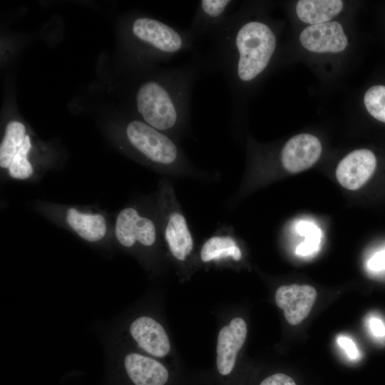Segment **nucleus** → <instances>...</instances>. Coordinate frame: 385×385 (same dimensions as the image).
I'll return each mask as SVG.
<instances>
[{
	"mask_svg": "<svg viewBox=\"0 0 385 385\" xmlns=\"http://www.w3.org/2000/svg\"><path fill=\"white\" fill-rule=\"evenodd\" d=\"M247 324L240 317L234 318L219 332L217 344V368L221 375H228L233 369L238 351L247 336Z\"/></svg>",
	"mask_w": 385,
	"mask_h": 385,
	"instance_id": "nucleus-11",
	"label": "nucleus"
},
{
	"mask_svg": "<svg viewBox=\"0 0 385 385\" xmlns=\"http://www.w3.org/2000/svg\"><path fill=\"white\" fill-rule=\"evenodd\" d=\"M364 104L368 112L376 119L385 123V86L377 85L365 93Z\"/></svg>",
	"mask_w": 385,
	"mask_h": 385,
	"instance_id": "nucleus-20",
	"label": "nucleus"
},
{
	"mask_svg": "<svg viewBox=\"0 0 385 385\" xmlns=\"http://www.w3.org/2000/svg\"><path fill=\"white\" fill-rule=\"evenodd\" d=\"M232 0H201L192 19L189 31L197 38L214 35L226 23L235 4Z\"/></svg>",
	"mask_w": 385,
	"mask_h": 385,
	"instance_id": "nucleus-12",
	"label": "nucleus"
},
{
	"mask_svg": "<svg viewBox=\"0 0 385 385\" xmlns=\"http://www.w3.org/2000/svg\"><path fill=\"white\" fill-rule=\"evenodd\" d=\"M368 267L373 271L385 270V250L373 255L369 260Z\"/></svg>",
	"mask_w": 385,
	"mask_h": 385,
	"instance_id": "nucleus-24",
	"label": "nucleus"
},
{
	"mask_svg": "<svg viewBox=\"0 0 385 385\" xmlns=\"http://www.w3.org/2000/svg\"><path fill=\"white\" fill-rule=\"evenodd\" d=\"M340 0H300L296 6L298 17L311 25L329 21L342 9Z\"/></svg>",
	"mask_w": 385,
	"mask_h": 385,
	"instance_id": "nucleus-17",
	"label": "nucleus"
},
{
	"mask_svg": "<svg viewBox=\"0 0 385 385\" xmlns=\"http://www.w3.org/2000/svg\"><path fill=\"white\" fill-rule=\"evenodd\" d=\"M200 257L205 263L226 260L239 262L242 258V251L232 229L222 227L203 242Z\"/></svg>",
	"mask_w": 385,
	"mask_h": 385,
	"instance_id": "nucleus-14",
	"label": "nucleus"
},
{
	"mask_svg": "<svg viewBox=\"0 0 385 385\" xmlns=\"http://www.w3.org/2000/svg\"><path fill=\"white\" fill-rule=\"evenodd\" d=\"M26 136V128L21 123L11 121L7 124L5 135L0 146L1 168H9L14 156L21 148Z\"/></svg>",
	"mask_w": 385,
	"mask_h": 385,
	"instance_id": "nucleus-18",
	"label": "nucleus"
},
{
	"mask_svg": "<svg viewBox=\"0 0 385 385\" xmlns=\"http://www.w3.org/2000/svg\"><path fill=\"white\" fill-rule=\"evenodd\" d=\"M260 385H296V383L286 374H275L265 379Z\"/></svg>",
	"mask_w": 385,
	"mask_h": 385,
	"instance_id": "nucleus-23",
	"label": "nucleus"
},
{
	"mask_svg": "<svg viewBox=\"0 0 385 385\" xmlns=\"http://www.w3.org/2000/svg\"><path fill=\"white\" fill-rule=\"evenodd\" d=\"M124 364L135 385H164L168 381L166 368L153 359L132 353L125 356Z\"/></svg>",
	"mask_w": 385,
	"mask_h": 385,
	"instance_id": "nucleus-15",
	"label": "nucleus"
},
{
	"mask_svg": "<svg viewBox=\"0 0 385 385\" xmlns=\"http://www.w3.org/2000/svg\"><path fill=\"white\" fill-rule=\"evenodd\" d=\"M157 233L153 220L141 215L134 207L124 208L117 216L115 235L120 244L125 247H131L136 242L150 247L156 242Z\"/></svg>",
	"mask_w": 385,
	"mask_h": 385,
	"instance_id": "nucleus-6",
	"label": "nucleus"
},
{
	"mask_svg": "<svg viewBox=\"0 0 385 385\" xmlns=\"http://www.w3.org/2000/svg\"><path fill=\"white\" fill-rule=\"evenodd\" d=\"M31 147L30 138L29 135H26L23 144L14 156L8 168L9 175L13 178L24 180L32 175L33 168L27 159Z\"/></svg>",
	"mask_w": 385,
	"mask_h": 385,
	"instance_id": "nucleus-19",
	"label": "nucleus"
},
{
	"mask_svg": "<svg viewBox=\"0 0 385 385\" xmlns=\"http://www.w3.org/2000/svg\"><path fill=\"white\" fill-rule=\"evenodd\" d=\"M213 36L210 53L204 57L207 71L222 72L237 104L246 86L269 66L277 46L275 34L265 22L237 11Z\"/></svg>",
	"mask_w": 385,
	"mask_h": 385,
	"instance_id": "nucleus-1",
	"label": "nucleus"
},
{
	"mask_svg": "<svg viewBox=\"0 0 385 385\" xmlns=\"http://www.w3.org/2000/svg\"><path fill=\"white\" fill-rule=\"evenodd\" d=\"M66 221L81 237L88 242L99 241L107 231L106 220L99 214L83 213L72 207L67 210Z\"/></svg>",
	"mask_w": 385,
	"mask_h": 385,
	"instance_id": "nucleus-16",
	"label": "nucleus"
},
{
	"mask_svg": "<svg viewBox=\"0 0 385 385\" xmlns=\"http://www.w3.org/2000/svg\"><path fill=\"white\" fill-rule=\"evenodd\" d=\"M376 158L368 149L356 150L345 156L338 164L336 177L346 189L355 190L362 187L373 175Z\"/></svg>",
	"mask_w": 385,
	"mask_h": 385,
	"instance_id": "nucleus-8",
	"label": "nucleus"
},
{
	"mask_svg": "<svg viewBox=\"0 0 385 385\" xmlns=\"http://www.w3.org/2000/svg\"><path fill=\"white\" fill-rule=\"evenodd\" d=\"M203 71L204 57L196 56L186 64L144 81L135 94V108L143 121L178 140L190 124L194 86Z\"/></svg>",
	"mask_w": 385,
	"mask_h": 385,
	"instance_id": "nucleus-2",
	"label": "nucleus"
},
{
	"mask_svg": "<svg viewBox=\"0 0 385 385\" xmlns=\"http://www.w3.org/2000/svg\"><path fill=\"white\" fill-rule=\"evenodd\" d=\"M133 338L145 351L157 357L166 356L170 344L163 327L148 317L136 319L130 327Z\"/></svg>",
	"mask_w": 385,
	"mask_h": 385,
	"instance_id": "nucleus-13",
	"label": "nucleus"
},
{
	"mask_svg": "<svg viewBox=\"0 0 385 385\" xmlns=\"http://www.w3.org/2000/svg\"><path fill=\"white\" fill-rule=\"evenodd\" d=\"M317 295L316 289L309 285H283L275 292V302L288 323L296 325L307 317Z\"/></svg>",
	"mask_w": 385,
	"mask_h": 385,
	"instance_id": "nucleus-9",
	"label": "nucleus"
},
{
	"mask_svg": "<svg viewBox=\"0 0 385 385\" xmlns=\"http://www.w3.org/2000/svg\"><path fill=\"white\" fill-rule=\"evenodd\" d=\"M299 38L305 48L317 53L340 52L348 44L342 26L337 21L310 25L302 31Z\"/></svg>",
	"mask_w": 385,
	"mask_h": 385,
	"instance_id": "nucleus-10",
	"label": "nucleus"
},
{
	"mask_svg": "<svg viewBox=\"0 0 385 385\" xmlns=\"http://www.w3.org/2000/svg\"><path fill=\"white\" fill-rule=\"evenodd\" d=\"M297 232L306 237L296 250L298 255H308L316 251L320 242V230L314 225L309 222H301L297 226Z\"/></svg>",
	"mask_w": 385,
	"mask_h": 385,
	"instance_id": "nucleus-21",
	"label": "nucleus"
},
{
	"mask_svg": "<svg viewBox=\"0 0 385 385\" xmlns=\"http://www.w3.org/2000/svg\"><path fill=\"white\" fill-rule=\"evenodd\" d=\"M160 203L163 233L168 249L175 260L185 262L192 252L194 240L173 188L168 183L161 187Z\"/></svg>",
	"mask_w": 385,
	"mask_h": 385,
	"instance_id": "nucleus-5",
	"label": "nucleus"
},
{
	"mask_svg": "<svg viewBox=\"0 0 385 385\" xmlns=\"http://www.w3.org/2000/svg\"><path fill=\"white\" fill-rule=\"evenodd\" d=\"M125 135L132 148L150 163L174 174L191 170V163L178 140L168 134L135 119L127 124Z\"/></svg>",
	"mask_w": 385,
	"mask_h": 385,
	"instance_id": "nucleus-3",
	"label": "nucleus"
},
{
	"mask_svg": "<svg viewBox=\"0 0 385 385\" xmlns=\"http://www.w3.org/2000/svg\"><path fill=\"white\" fill-rule=\"evenodd\" d=\"M322 150V144L314 135L307 133L294 135L281 150L282 165L291 173L305 170L319 160Z\"/></svg>",
	"mask_w": 385,
	"mask_h": 385,
	"instance_id": "nucleus-7",
	"label": "nucleus"
},
{
	"mask_svg": "<svg viewBox=\"0 0 385 385\" xmlns=\"http://www.w3.org/2000/svg\"><path fill=\"white\" fill-rule=\"evenodd\" d=\"M131 32L139 44L153 51L155 56L167 59L191 49L196 40L188 29H181L148 16L135 18Z\"/></svg>",
	"mask_w": 385,
	"mask_h": 385,
	"instance_id": "nucleus-4",
	"label": "nucleus"
},
{
	"mask_svg": "<svg viewBox=\"0 0 385 385\" xmlns=\"http://www.w3.org/2000/svg\"><path fill=\"white\" fill-rule=\"evenodd\" d=\"M337 341L350 359L354 360L359 358V350L355 343L349 337L342 335L337 337Z\"/></svg>",
	"mask_w": 385,
	"mask_h": 385,
	"instance_id": "nucleus-22",
	"label": "nucleus"
},
{
	"mask_svg": "<svg viewBox=\"0 0 385 385\" xmlns=\"http://www.w3.org/2000/svg\"><path fill=\"white\" fill-rule=\"evenodd\" d=\"M368 326L372 334L377 337H385V325L377 317H370L368 319Z\"/></svg>",
	"mask_w": 385,
	"mask_h": 385,
	"instance_id": "nucleus-25",
	"label": "nucleus"
}]
</instances>
